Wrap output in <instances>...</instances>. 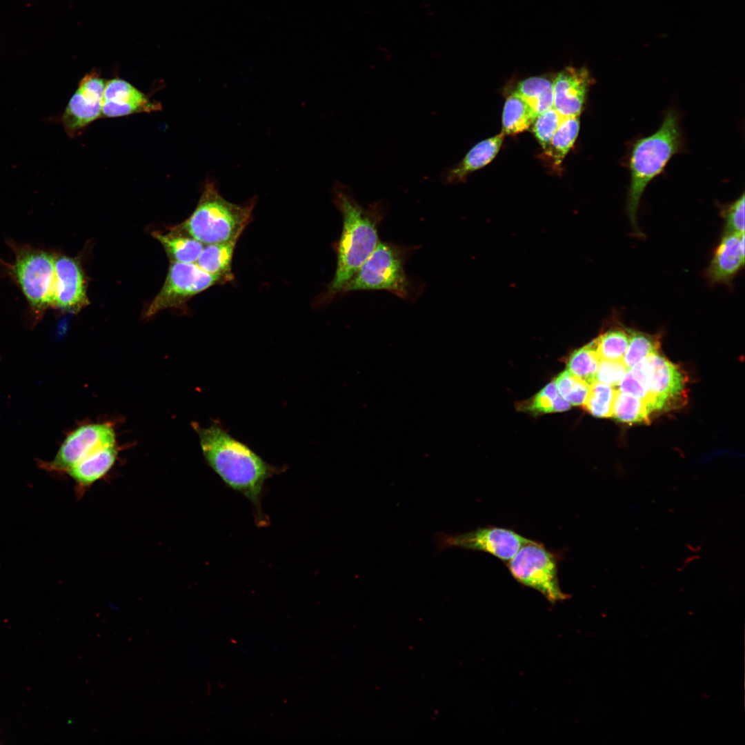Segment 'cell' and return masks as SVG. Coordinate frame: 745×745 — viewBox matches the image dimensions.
<instances>
[{
    "label": "cell",
    "instance_id": "1",
    "mask_svg": "<svg viewBox=\"0 0 745 745\" xmlns=\"http://www.w3.org/2000/svg\"><path fill=\"white\" fill-rule=\"evenodd\" d=\"M199 436L204 459L223 484L241 494L252 504L256 523L267 524L261 510V498L266 481L278 471L246 444L230 435L219 424L208 427L194 424Z\"/></svg>",
    "mask_w": 745,
    "mask_h": 745
},
{
    "label": "cell",
    "instance_id": "2",
    "mask_svg": "<svg viewBox=\"0 0 745 745\" xmlns=\"http://www.w3.org/2000/svg\"><path fill=\"white\" fill-rule=\"evenodd\" d=\"M334 201L342 217V230L336 244L337 266L322 298L330 301L342 292L377 246L379 226L386 215V204L377 201L359 203L350 190L339 183L334 187Z\"/></svg>",
    "mask_w": 745,
    "mask_h": 745
},
{
    "label": "cell",
    "instance_id": "3",
    "mask_svg": "<svg viewBox=\"0 0 745 745\" xmlns=\"http://www.w3.org/2000/svg\"><path fill=\"white\" fill-rule=\"evenodd\" d=\"M682 136L678 117L668 111L660 128L653 135L634 143L629 159L630 183L627 198V212L636 232L637 212L647 185L659 175L672 157L681 148Z\"/></svg>",
    "mask_w": 745,
    "mask_h": 745
},
{
    "label": "cell",
    "instance_id": "4",
    "mask_svg": "<svg viewBox=\"0 0 745 745\" xmlns=\"http://www.w3.org/2000/svg\"><path fill=\"white\" fill-rule=\"evenodd\" d=\"M254 201L239 205L223 198L214 182L206 183L192 214L175 231L203 244L221 243L239 238L251 219Z\"/></svg>",
    "mask_w": 745,
    "mask_h": 745
},
{
    "label": "cell",
    "instance_id": "5",
    "mask_svg": "<svg viewBox=\"0 0 745 745\" xmlns=\"http://www.w3.org/2000/svg\"><path fill=\"white\" fill-rule=\"evenodd\" d=\"M415 247L379 241L374 251L345 286L342 293L359 290H386L410 301L424 288L419 281L407 275L406 261Z\"/></svg>",
    "mask_w": 745,
    "mask_h": 745
},
{
    "label": "cell",
    "instance_id": "6",
    "mask_svg": "<svg viewBox=\"0 0 745 745\" xmlns=\"http://www.w3.org/2000/svg\"><path fill=\"white\" fill-rule=\"evenodd\" d=\"M14 260L7 270L21 288L33 314L42 316L54 307V255L28 245L11 244Z\"/></svg>",
    "mask_w": 745,
    "mask_h": 745
},
{
    "label": "cell",
    "instance_id": "7",
    "mask_svg": "<svg viewBox=\"0 0 745 745\" xmlns=\"http://www.w3.org/2000/svg\"><path fill=\"white\" fill-rule=\"evenodd\" d=\"M507 567L520 584L541 593L548 601L568 598L560 588L557 556L541 543L530 540L508 562Z\"/></svg>",
    "mask_w": 745,
    "mask_h": 745
},
{
    "label": "cell",
    "instance_id": "8",
    "mask_svg": "<svg viewBox=\"0 0 745 745\" xmlns=\"http://www.w3.org/2000/svg\"><path fill=\"white\" fill-rule=\"evenodd\" d=\"M226 282L223 278L203 270L195 263L172 262L163 287L145 315L151 317L163 309L176 307L214 285Z\"/></svg>",
    "mask_w": 745,
    "mask_h": 745
},
{
    "label": "cell",
    "instance_id": "9",
    "mask_svg": "<svg viewBox=\"0 0 745 745\" xmlns=\"http://www.w3.org/2000/svg\"><path fill=\"white\" fill-rule=\"evenodd\" d=\"M628 370L648 392L653 411L667 408L684 392L685 375L658 351L644 357Z\"/></svg>",
    "mask_w": 745,
    "mask_h": 745
},
{
    "label": "cell",
    "instance_id": "10",
    "mask_svg": "<svg viewBox=\"0 0 745 745\" xmlns=\"http://www.w3.org/2000/svg\"><path fill=\"white\" fill-rule=\"evenodd\" d=\"M530 540L510 529L491 526L457 534L439 532L434 535L437 552L461 548L488 553L504 562H508Z\"/></svg>",
    "mask_w": 745,
    "mask_h": 745
},
{
    "label": "cell",
    "instance_id": "11",
    "mask_svg": "<svg viewBox=\"0 0 745 745\" xmlns=\"http://www.w3.org/2000/svg\"><path fill=\"white\" fill-rule=\"evenodd\" d=\"M114 445H116V435L110 424H84L66 437L54 458L45 464V466L50 470L66 473L95 450Z\"/></svg>",
    "mask_w": 745,
    "mask_h": 745
},
{
    "label": "cell",
    "instance_id": "12",
    "mask_svg": "<svg viewBox=\"0 0 745 745\" xmlns=\"http://www.w3.org/2000/svg\"><path fill=\"white\" fill-rule=\"evenodd\" d=\"M106 81L99 73L91 71L79 81L61 117L66 133L74 137L101 116Z\"/></svg>",
    "mask_w": 745,
    "mask_h": 745
},
{
    "label": "cell",
    "instance_id": "13",
    "mask_svg": "<svg viewBox=\"0 0 745 745\" xmlns=\"http://www.w3.org/2000/svg\"><path fill=\"white\" fill-rule=\"evenodd\" d=\"M592 82L586 67L564 68L553 79V108L563 117L579 116Z\"/></svg>",
    "mask_w": 745,
    "mask_h": 745
},
{
    "label": "cell",
    "instance_id": "14",
    "mask_svg": "<svg viewBox=\"0 0 745 745\" xmlns=\"http://www.w3.org/2000/svg\"><path fill=\"white\" fill-rule=\"evenodd\" d=\"M54 308L77 312L88 305L85 281L77 261L54 255Z\"/></svg>",
    "mask_w": 745,
    "mask_h": 745
},
{
    "label": "cell",
    "instance_id": "15",
    "mask_svg": "<svg viewBox=\"0 0 745 745\" xmlns=\"http://www.w3.org/2000/svg\"><path fill=\"white\" fill-rule=\"evenodd\" d=\"M161 105L151 101L129 82L119 78L106 82L101 103V116L118 117L137 112L159 110Z\"/></svg>",
    "mask_w": 745,
    "mask_h": 745
},
{
    "label": "cell",
    "instance_id": "16",
    "mask_svg": "<svg viewBox=\"0 0 745 745\" xmlns=\"http://www.w3.org/2000/svg\"><path fill=\"white\" fill-rule=\"evenodd\" d=\"M744 264V234L726 232L719 244L708 269V277L713 283L727 282Z\"/></svg>",
    "mask_w": 745,
    "mask_h": 745
},
{
    "label": "cell",
    "instance_id": "17",
    "mask_svg": "<svg viewBox=\"0 0 745 745\" xmlns=\"http://www.w3.org/2000/svg\"><path fill=\"white\" fill-rule=\"evenodd\" d=\"M504 136L501 132L477 143L460 162L443 172L442 181L446 184L463 182L468 175L486 166L497 155Z\"/></svg>",
    "mask_w": 745,
    "mask_h": 745
},
{
    "label": "cell",
    "instance_id": "18",
    "mask_svg": "<svg viewBox=\"0 0 745 745\" xmlns=\"http://www.w3.org/2000/svg\"><path fill=\"white\" fill-rule=\"evenodd\" d=\"M117 455L116 445L100 448L82 459L67 473L79 487L88 488L109 472Z\"/></svg>",
    "mask_w": 745,
    "mask_h": 745
},
{
    "label": "cell",
    "instance_id": "19",
    "mask_svg": "<svg viewBox=\"0 0 745 745\" xmlns=\"http://www.w3.org/2000/svg\"><path fill=\"white\" fill-rule=\"evenodd\" d=\"M238 239L206 244L195 264L203 270L231 281L234 278L232 259Z\"/></svg>",
    "mask_w": 745,
    "mask_h": 745
},
{
    "label": "cell",
    "instance_id": "20",
    "mask_svg": "<svg viewBox=\"0 0 745 745\" xmlns=\"http://www.w3.org/2000/svg\"><path fill=\"white\" fill-rule=\"evenodd\" d=\"M533 109L537 115L553 108V80L532 77L520 81L514 91Z\"/></svg>",
    "mask_w": 745,
    "mask_h": 745
},
{
    "label": "cell",
    "instance_id": "21",
    "mask_svg": "<svg viewBox=\"0 0 745 745\" xmlns=\"http://www.w3.org/2000/svg\"><path fill=\"white\" fill-rule=\"evenodd\" d=\"M537 115L530 106L513 92L504 103L502 114V133L513 135L528 129Z\"/></svg>",
    "mask_w": 745,
    "mask_h": 745
},
{
    "label": "cell",
    "instance_id": "22",
    "mask_svg": "<svg viewBox=\"0 0 745 745\" xmlns=\"http://www.w3.org/2000/svg\"><path fill=\"white\" fill-rule=\"evenodd\" d=\"M153 237L163 246L172 262L195 263L204 246L200 241L176 231L168 234L155 232Z\"/></svg>",
    "mask_w": 745,
    "mask_h": 745
},
{
    "label": "cell",
    "instance_id": "23",
    "mask_svg": "<svg viewBox=\"0 0 745 745\" xmlns=\"http://www.w3.org/2000/svg\"><path fill=\"white\" fill-rule=\"evenodd\" d=\"M579 130V116L564 117L545 151L555 165L562 163L573 146Z\"/></svg>",
    "mask_w": 745,
    "mask_h": 745
},
{
    "label": "cell",
    "instance_id": "24",
    "mask_svg": "<svg viewBox=\"0 0 745 745\" xmlns=\"http://www.w3.org/2000/svg\"><path fill=\"white\" fill-rule=\"evenodd\" d=\"M650 414L644 400L617 389L612 412L615 419L624 423H647Z\"/></svg>",
    "mask_w": 745,
    "mask_h": 745
},
{
    "label": "cell",
    "instance_id": "25",
    "mask_svg": "<svg viewBox=\"0 0 745 745\" xmlns=\"http://www.w3.org/2000/svg\"><path fill=\"white\" fill-rule=\"evenodd\" d=\"M599 360L595 341L593 340L575 350L570 355L566 365L567 370L590 384L595 381Z\"/></svg>",
    "mask_w": 745,
    "mask_h": 745
},
{
    "label": "cell",
    "instance_id": "26",
    "mask_svg": "<svg viewBox=\"0 0 745 745\" xmlns=\"http://www.w3.org/2000/svg\"><path fill=\"white\" fill-rule=\"evenodd\" d=\"M617 388L597 381L589 386L584 409L597 417H612L613 406Z\"/></svg>",
    "mask_w": 745,
    "mask_h": 745
},
{
    "label": "cell",
    "instance_id": "27",
    "mask_svg": "<svg viewBox=\"0 0 745 745\" xmlns=\"http://www.w3.org/2000/svg\"><path fill=\"white\" fill-rule=\"evenodd\" d=\"M570 408V404L559 394L554 381L547 384L521 407L535 414L563 412Z\"/></svg>",
    "mask_w": 745,
    "mask_h": 745
},
{
    "label": "cell",
    "instance_id": "28",
    "mask_svg": "<svg viewBox=\"0 0 745 745\" xmlns=\"http://www.w3.org/2000/svg\"><path fill=\"white\" fill-rule=\"evenodd\" d=\"M627 332L628 344L622 361L630 369L644 357L657 352L660 341L657 337L639 331L628 329Z\"/></svg>",
    "mask_w": 745,
    "mask_h": 745
},
{
    "label": "cell",
    "instance_id": "29",
    "mask_svg": "<svg viewBox=\"0 0 745 745\" xmlns=\"http://www.w3.org/2000/svg\"><path fill=\"white\" fill-rule=\"evenodd\" d=\"M600 359L622 361L628 344L627 331L620 328L609 330L595 339Z\"/></svg>",
    "mask_w": 745,
    "mask_h": 745
},
{
    "label": "cell",
    "instance_id": "30",
    "mask_svg": "<svg viewBox=\"0 0 745 745\" xmlns=\"http://www.w3.org/2000/svg\"><path fill=\"white\" fill-rule=\"evenodd\" d=\"M561 397L570 405H583L588 395L590 384L584 379L566 370L554 380Z\"/></svg>",
    "mask_w": 745,
    "mask_h": 745
},
{
    "label": "cell",
    "instance_id": "31",
    "mask_svg": "<svg viewBox=\"0 0 745 745\" xmlns=\"http://www.w3.org/2000/svg\"><path fill=\"white\" fill-rule=\"evenodd\" d=\"M563 118L554 108L536 117L533 123V132L544 151L548 148L551 139Z\"/></svg>",
    "mask_w": 745,
    "mask_h": 745
},
{
    "label": "cell",
    "instance_id": "32",
    "mask_svg": "<svg viewBox=\"0 0 745 745\" xmlns=\"http://www.w3.org/2000/svg\"><path fill=\"white\" fill-rule=\"evenodd\" d=\"M628 370L623 361L600 359L595 381L617 387Z\"/></svg>",
    "mask_w": 745,
    "mask_h": 745
},
{
    "label": "cell",
    "instance_id": "33",
    "mask_svg": "<svg viewBox=\"0 0 745 745\" xmlns=\"http://www.w3.org/2000/svg\"><path fill=\"white\" fill-rule=\"evenodd\" d=\"M723 216L726 221V232L744 234V194L724 210Z\"/></svg>",
    "mask_w": 745,
    "mask_h": 745
},
{
    "label": "cell",
    "instance_id": "34",
    "mask_svg": "<svg viewBox=\"0 0 745 745\" xmlns=\"http://www.w3.org/2000/svg\"><path fill=\"white\" fill-rule=\"evenodd\" d=\"M616 388L621 392L629 393L642 399L647 404L650 413L653 412V401L648 392L632 375L629 370L626 372Z\"/></svg>",
    "mask_w": 745,
    "mask_h": 745
}]
</instances>
